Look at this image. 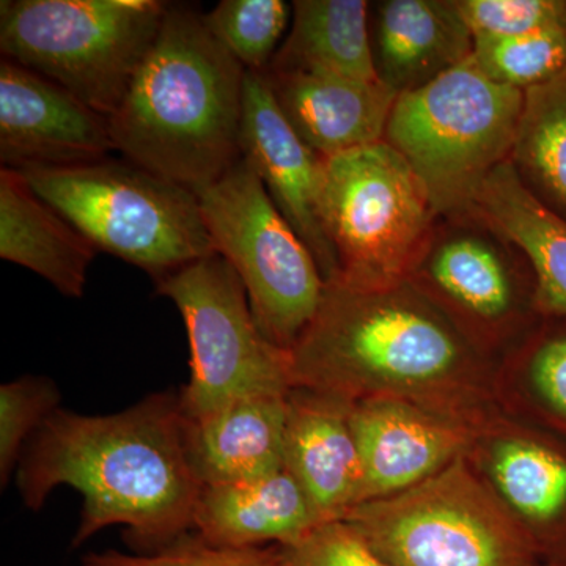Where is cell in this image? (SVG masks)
Returning a JSON list of instances; mask_svg holds the SVG:
<instances>
[{
	"label": "cell",
	"mask_w": 566,
	"mask_h": 566,
	"mask_svg": "<svg viewBox=\"0 0 566 566\" xmlns=\"http://www.w3.org/2000/svg\"><path fill=\"white\" fill-rule=\"evenodd\" d=\"M324 524L285 468L262 479L202 486L193 534L223 547L292 546Z\"/></svg>",
	"instance_id": "cell-20"
},
{
	"label": "cell",
	"mask_w": 566,
	"mask_h": 566,
	"mask_svg": "<svg viewBox=\"0 0 566 566\" xmlns=\"http://www.w3.org/2000/svg\"><path fill=\"white\" fill-rule=\"evenodd\" d=\"M352 409V401L307 387H293L286 397L283 468L324 523L345 520L363 504V463Z\"/></svg>",
	"instance_id": "cell-16"
},
{
	"label": "cell",
	"mask_w": 566,
	"mask_h": 566,
	"mask_svg": "<svg viewBox=\"0 0 566 566\" xmlns=\"http://www.w3.org/2000/svg\"><path fill=\"white\" fill-rule=\"evenodd\" d=\"M245 73L199 9L169 3L150 52L107 118L115 151L199 196L243 159Z\"/></svg>",
	"instance_id": "cell-3"
},
{
	"label": "cell",
	"mask_w": 566,
	"mask_h": 566,
	"mask_svg": "<svg viewBox=\"0 0 566 566\" xmlns=\"http://www.w3.org/2000/svg\"><path fill=\"white\" fill-rule=\"evenodd\" d=\"M156 0H3L0 52L109 118L161 31Z\"/></svg>",
	"instance_id": "cell-6"
},
{
	"label": "cell",
	"mask_w": 566,
	"mask_h": 566,
	"mask_svg": "<svg viewBox=\"0 0 566 566\" xmlns=\"http://www.w3.org/2000/svg\"><path fill=\"white\" fill-rule=\"evenodd\" d=\"M95 245L33 191L24 175L0 170V259L50 282L63 296L80 300L87 285Z\"/></svg>",
	"instance_id": "cell-21"
},
{
	"label": "cell",
	"mask_w": 566,
	"mask_h": 566,
	"mask_svg": "<svg viewBox=\"0 0 566 566\" xmlns=\"http://www.w3.org/2000/svg\"><path fill=\"white\" fill-rule=\"evenodd\" d=\"M155 285L188 331L191 379L180 392L182 416L196 419L241 398L293 389L289 353L264 337L240 275L219 253Z\"/></svg>",
	"instance_id": "cell-10"
},
{
	"label": "cell",
	"mask_w": 566,
	"mask_h": 566,
	"mask_svg": "<svg viewBox=\"0 0 566 566\" xmlns=\"http://www.w3.org/2000/svg\"><path fill=\"white\" fill-rule=\"evenodd\" d=\"M510 163L532 196L566 221V69L524 92Z\"/></svg>",
	"instance_id": "cell-25"
},
{
	"label": "cell",
	"mask_w": 566,
	"mask_h": 566,
	"mask_svg": "<svg viewBox=\"0 0 566 566\" xmlns=\"http://www.w3.org/2000/svg\"><path fill=\"white\" fill-rule=\"evenodd\" d=\"M472 59L495 84L531 91L566 69V24L506 39H475Z\"/></svg>",
	"instance_id": "cell-26"
},
{
	"label": "cell",
	"mask_w": 566,
	"mask_h": 566,
	"mask_svg": "<svg viewBox=\"0 0 566 566\" xmlns=\"http://www.w3.org/2000/svg\"><path fill=\"white\" fill-rule=\"evenodd\" d=\"M408 281L494 365L543 319L524 253L472 214L438 219Z\"/></svg>",
	"instance_id": "cell-11"
},
{
	"label": "cell",
	"mask_w": 566,
	"mask_h": 566,
	"mask_svg": "<svg viewBox=\"0 0 566 566\" xmlns=\"http://www.w3.org/2000/svg\"><path fill=\"white\" fill-rule=\"evenodd\" d=\"M394 566H538L531 543L465 458L345 516Z\"/></svg>",
	"instance_id": "cell-8"
},
{
	"label": "cell",
	"mask_w": 566,
	"mask_h": 566,
	"mask_svg": "<svg viewBox=\"0 0 566 566\" xmlns=\"http://www.w3.org/2000/svg\"><path fill=\"white\" fill-rule=\"evenodd\" d=\"M475 39H506L566 24L565 0H457Z\"/></svg>",
	"instance_id": "cell-30"
},
{
	"label": "cell",
	"mask_w": 566,
	"mask_h": 566,
	"mask_svg": "<svg viewBox=\"0 0 566 566\" xmlns=\"http://www.w3.org/2000/svg\"><path fill=\"white\" fill-rule=\"evenodd\" d=\"M115 151L109 120L57 82L0 61V161L14 170L103 161Z\"/></svg>",
	"instance_id": "cell-13"
},
{
	"label": "cell",
	"mask_w": 566,
	"mask_h": 566,
	"mask_svg": "<svg viewBox=\"0 0 566 566\" xmlns=\"http://www.w3.org/2000/svg\"><path fill=\"white\" fill-rule=\"evenodd\" d=\"M289 364L293 387L352 403L405 401L471 423L495 408V365L409 281L381 290L327 282Z\"/></svg>",
	"instance_id": "cell-2"
},
{
	"label": "cell",
	"mask_w": 566,
	"mask_h": 566,
	"mask_svg": "<svg viewBox=\"0 0 566 566\" xmlns=\"http://www.w3.org/2000/svg\"><path fill=\"white\" fill-rule=\"evenodd\" d=\"M365 0H296L289 35L266 70L376 80Z\"/></svg>",
	"instance_id": "cell-23"
},
{
	"label": "cell",
	"mask_w": 566,
	"mask_h": 566,
	"mask_svg": "<svg viewBox=\"0 0 566 566\" xmlns=\"http://www.w3.org/2000/svg\"><path fill=\"white\" fill-rule=\"evenodd\" d=\"M472 216L512 241L535 277L543 318H566V221L532 196L510 161L491 174Z\"/></svg>",
	"instance_id": "cell-22"
},
{
	"label": "cell",
	"mask_w": 566,
	"mask_h": 566,
	"mask_svg": "<svg viewBox=\"0 0 566 566\" xmlns=\"http://www.w3.org/2000/svg\"><path fill=\"white\" fill-rule=\"evenodd\" d=\"M323 216L334 282L363 290L408 281L438 222L422 181L386 140L324 159Z\"/></svg>",
	"instance_id": "cell-7"
},
{
	"label": "cell",
	"mask_w": 566,
	"mask_h": 566,
	"mask_svg": "<svg viewBox=\"0 0 566 566\" xmlns=\"http://www.w3.org/2000/svg\"><path fill=\"white\" fill-rule=\"evenodd\" d=\"M197 197L214 251L240 275L260 331L289 353L323 301L315 256L244 158Z\"/></svg>",
	"instance_id": "cell-9"
},
{
	"label": "cell",
	"mask_w": 566,
	"mask_h": 566,
	"mask_svg": "<svg viewBox=\"0 0 566 566\" xmlns=\"http://www.w3.org/2000/svg\"><path fill=\"white\" fill-rule=\"evenodd\" d=\"M293 132L322 158L385 139L398 95L378 80L308 71H263Z\"/></svg>",
	"instance_id": "cell-17"
},
{
	"label": "cell",
	"mask_w": 566,
	"mask_h": 566,
	"mask_svg": "<svg viewBox=\"0 0 566 566\" xmlns=\"http://www.w3.org/2000/svg\"><path fill=\"white\" fill-rule=\"evenodd\" d=\"M376 80L397 93L420 91L474 52L457 0H379L368 6Z\"/></svg>",
	"instance_id": "cell-18"
},
{
	"label": "cell",
	"mask_w": 566,
	"mask_h": 566,
	"mask_svg": "<svg viewBox=\"0 0 566 566\" xmlns=\"http://www.w3.org/2000/svg\"><path fill=\"white\" fill-rule=\"evenodd\" d=\"M17 483L32 512L57 488L82 495L73 549L112 526L125 527L137 554L172 545L191 534L202 490L186 457L180 394L107 416L59 408L25 446Z\"/></svg>",
	"instance_id": "cell-1"
},
{
	"label": "cell",
	"mask_w": 566,
	"mask_h": 566,
	"mask_svg": "<svg viewBox=\"0 0 566 566\" xmlns=\"http://www.w3.org/2000/svg\"><path fill=\"white\" fill-rule=\"evenodd\" d=\"M465 461L539 562H566V441L495 406L475 424Z\"/></svg>",
	"instance_id": "cell-12"
},
{
	"label": "cell",
	"mask_w": 566,
	"mask_h": 566,
	"mask_svg": "<svg viewBox=\"0 0 566 566\" xmlns=\"http://www.w3.org/2000/svg\"><path fill=\"white\" fill-rule=\"evenodd\" d=\"M538 566H566V562H542Z\"/></svg>",
	"instance_id": "cell-32"
},
{
	"label": "cell",
	"mask_w": 566,
	"mask_h": 566,
	"mask_svg": "<svg viewBox=\"0 0 566 566\" xmlns=\"http://www.w3.org/2000/svg\"><path fill=\"white\" fill-rule=\"evenodd\" d=\"M494 403L566 441V318L542 323L494 367Z\"/></svg>",
	"instance_id": "cell-24"
},
{
	"label": "cell",
	"mask_w": 566,
	"mask_h": 566,
	"mask_svg": "<svg viewBox=\"0 0 566 566\" xmlns=\"http://www.w3.org/2000/svg\"><path fill=\"white\" fill-rule=\"evenodd\" d=\"M282 547H223L188 534L150 554L106 549L82 558V566H281Z\"/></svg>",
	"instance_id": "cell-29"
},
{
	"label": "cell",
	"mask_w": 566,
	"mask_h": 566,
	"mask_svg": "<svg viewBox=\"0 0 566 566\" xmlns=\"http://www.w3.org/2000/svg\"><path fill=\"white\" fill-rule=\"evenodd\" d=\"M241 155L315 256L324 281H337V255L323 216L324 158L293 132L263 74L251 71L244 80Z\"/></svg>",
	"instance_id": "cell-14"
},
{
	"label": "cell",
	"mask_w": 566,
	"mask_h": 566,
	"mask_svg": "<svg viewBox=\"0 0 566 566\" xmlns=\"http://www.w3.org/2000/svg\"><path fill=\"white\" fill-rule=\"evenodd\" d=\"M352 424L365 504L411 490L463 458L476 423L405 401L367 400L353 403Z\"/></svg>",
	"instance_id": "cell-15"
},
{
	"label": "cell",
	"mask_w": 566,
	"mask_h": 566,
	"mask_svg": "<svg viewBox=\"0 0 566 566\" xmlns=\"http://www.w3.org/2000/svg\"><path fill=\"white\" fill-rule=\"evenodd\" d=\"M292 17V7L283 0H222L203 20L245 71L263 73Z\"/></svg>",
	"instance_id": "cell-27"
},
{
	"label": "cell",
	"mask_w": 566,
	"mask_h": 566,
	"mask_svg": "<svg viewBox=\"0 0 566 566\" xmlns=\"http://www.w3.org/2000/svg\"><path fill=\"white\" fill-rule=\"evenodd\" d=\"M286 397L256 395L196 419L182 416L186 457L200 486L249 482L283 469Z\"/></svg>",
	"instance_id": "cell-19"
},
{
	"label": "cell",
	"mask_w": 566,
	"mask_h": 566,
	"mask_svg": "<svg viewBox=\"0 0 566 566\" xmlns=\"http://www.w3.org/2000/svg\"><path fill=\"white\" fill-rule=\"evenodd\" d=\"M281 566H394L346 521H329L292 546H281Z\"/></svg>",
	"instance_id": "cell-31"
},
{
	"label": "cell",
	"mask_w": 566,
	"mask_h": 566,
	"mask_svg": "<svg viewBox=\"0 0 566 566\" xmlns=\"http://www.w3.org/2000/svg\"><path fill=\"white\" fill-rule=\"evenodd\" d=\"M96 251L158 282L214 255L199 197L126 159L18 170Z\"/></svg>",
	"instance_id": "cell-4"
},
{
	"label": "cell",
	"mask_w": 566,
	"mask_h": 566,
	"mask_svg": "<svg viewBox=\"0 0 566 566\" xmlns=\"http://www.w3.org/2000/svg\"><path fill=\"white\" fill-rule=\"evenodd\" d=\"M524 93L488 80L469 59L395 102L385 139L427 189L438 219L474 210L488 178L510 161Z\"/></svg>",
	"instance_id": "cell-5"
},
{
	"label": "cell",
	"mask_w": 566,
	"mask_h": 566,
	"mask_svg": "<svg viewBox=\"0 0 566 566\" xmlns=\"http://www.w3.org/2000/svg\"><path fill=\"white\" fill-rule=\"evenodd\" d=\"M61 401V389L48 376L25 375L0 386V485H9L25 446Z\"/></svg>",
	"instance_id": "cell-28"
}]
</instances>
